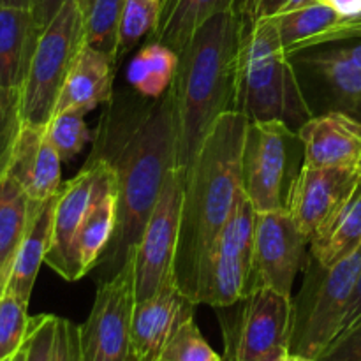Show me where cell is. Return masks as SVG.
Wrapping results in <instances>:
<instances>
[{
	"label": "cell",
	"mask_w": 361,
	"mask_h": 361,
	"mask_svg": "<svg viewBox=\"0 0 361 361\" xmlns=\"http://www.w3.org/2000/svg\"><path fill=\"white\" fill-rule=\"evenodd\" d=\"M331 6L342 14V18H355L361 14V0H334Z\"/></svg>",
	"instance_id": "60d3db41"
},
{
	"label": "cell",
	"mask_w": 361,
	"mask_h": 361,
	"mask_svg": "<svg viewBox=\"0 0 361 361\" xmlns=\"http://www.w3.org/2000/svg\"><path fill=\"white\" fill-rule=\"evenodd\" d=\"M316 361H361V319L341 331Z\"/></svg>",
	"instance_id": "d590c367"
},
{
	"label": "cell",
	"mask_w": 361,
	"mask_h": 361,
	"mask_svg": "<svg viewBox=\"0 0 361 361\" xmlns=\"http://www.w3.org/2000/svg\"><path fill=\"white\" fill-rule=\"evenodd\" d=\"M136 305L134 256L99 286L80 326L83 361H130V324Z\"/></svg>",
	"instance_id": "8fae6325"
},
{
	"label": "cell",
	"mask_w": 361,
	"mask_h": 361,
	"mask_svg": "<svg viewBox=\"0 0 361 361\" xmlns=\"http://www.w3.org/2000/svg\"><path fill=\"white\" fill-rule=\"evenodd\" d=\"M314 115L342 111L361 120V66L335 44L314 46L289 55Z\"/></svg>",
	"instance_id": "5bb4252c"
},
{
	"label": "cell",
	"mask_w": 361,
	"mask_h": 361,
	"mask_svg": "<svg viewBox=\"0 0 361 361\" xmlns=\"http://www.w3.org/2000/svg\"><path fill=\"white\" fill-rule=\"evenodd\" d=\"M32 201H46L62 187V159L46 137L44 127L23 123L7 175Z\"/></svg>",
	"instance_id": "ac0fdd59"
},
{
	"label": "cell",
	"mask_w": 361,
	"mask_h": 361,
	"mask_svg": "<svg viewBox=\"0 0 361 361\" xmlns=\"http://www.w3.org/2000/svg\"><path fill=\"white\" fill-rule=\"evenodd\" d=\"M56 194L46 201L32 203L30 221H28L27 231H25L23 242L20 245L16 263H14L13 275H11L9 286H7L6 293H13L28 303H30L39 268L46 261L48 250L51 247Z\"/></svg>",
	"instance_id": "44dd1931"
},
{
	"label": "cell",
	"mask_w": 361,
	"mask_h": 361,
	"mask_svg": "<svg viewBox=\"0 0 361 361\" xmlns=\"http://www.w3.org/2000/svg\"><path fill=\"white\" fill-rule=\"evenodd\" d=\"M317 2H324V4H330L331 6V2H334V0H317Z\"/></svg>",
	"instance_id": "c3c4849f"
},
{
	"label": "cell",
	"mask_w": 361,
	"mask_h": 361,
	"mask_svg": "<svg viewBox=\"0 0 361 361\" xmlns=\"http://www.w3.org/2000/svg\"><path fill=\"white\" fill-rule=\"evenodd\" d=\"M312 2H317V0H238L236 11L243 16L245 25H250L261 18L281 16Z\"/></svg>",
	"instance_id": "e575fe53"
},
{
	"label": "cell",
	"mask_w": 361,
	"mask_h": 361,
	"mask_svg": "<svg viewBox=\"0 0 361 361\" xmlns=\"http://www.w3.org/2000/svg\"><path fill=\"white\" fill-rule=\"evenodd\" d=\"M245 20L226 11L204 21L178 51L171 88L178 116V166L185 173L215 120L235 111Z\"/></svg>",
	"instance_id": "3957f363"
},
{
	"label": "cell",
	"mask_w": 361,
	"mask_h": 361,
	"mask_svg": "<svg viewBox=\"0 0 361 361\" xmlns=\"http://www.w3.org/2000/svg\"><path fill=\"white\" fill-rule=\"evenodd\" d=\"M111 166L116 182V228L99 263L115 275L136 252L166 178L178 166L175 92L127 99L102 120L94 154Z\"/></svg>",
	"instance_id": "6da1fadb"
},
{
	"label": "cell",
	"mask_w": 361,
	"mask_h": 361,
	"mask_svg": "<svg viewBox=\"0 0 361 361\" xmlns=\"http://www.w3.org/2000/svg\"><path fill=\"white\" fill-rule=\"evenodd\" d=\"M159 361H224V356L212 349L190 317L169 338Z\"/></svg>",
	"instance_id": "1f68e13d"
},
{
	"label": "cell",
	"mask_w": 361,
	"mask_h": 361,
	"mask_svg": "<svg viewBox=\"0 0 361 361\" xmlns=\"http://www.w3.org/2000/svg\"><path fill=\"white\" fill-rule=\"evenodd\" d=\"M256 215V208L242 194L231 217L219 231L201 263L192 295L197 305H210L215 310L224 309L247 295Z\"/></svg>",
	"instance_id": "ba28073f"
},
{
	"label": "cell",
	"mask_w": 361,
	"mask_h": 361,
	"mask_svg": "<svg viewBox=\"0 0 361 361\" xmlns=\"http://www.w3.org/2000/svg\"><path fill=\"white\" fill-rule=\"evenodd\" d=\"M309 257V236L289 212H257L247 295L270 288L293 296L296 275L305 268Z\"/></svg>",
	"instance_id": "7c38bea8"
},
{
	"label": "cell",
	"mask_w": 361,
	"mask_h": 361,
	"mask_svg": "<svg viewBox=\"0 0 361 361\" xmlns=\"http://www.w3.org/2000/svg\"><path fill=\"white\" fill-rule=\"evenodd\" d=\"M0 6L21 7V9H30L34 6V0H0Z\"/></svg>",
	"instance_id": "7bdbcfd3"
},
{
	"label": "cell",
	"mask_w": 361,
	"mask_h": 361,
	"mask_svg": "<svg viewBox=\"0 0 361 361\" xmlns=\"http://www.w3.org/2000/svg\"><path fill=\"white\" fill-rule=\"evenodd\" d=\"M235 111L249 122L279 120L295 130L312 116L274 18H261L245 27Z\"/></svg>",
	"instance_id": "277c9868"
},
{
	"label": "cell",
	"mask_w": 361,
	"mask_h": 361,
	"mask_svg": "<svg viewBox=\"0 0 361 361\" xmlns=\"http://www.w3.org/2000/svg\"><path fill=\"white\" fill-rule=\"evenodd\" d=\"M28 302L13 293L0 298V361L14 358L23 348L30 326Z\"/></svg>",
	"instance_id": "f546056e"
},
{
	"label": "cell",
	"mask_w": 361,
	"mask_h": 361,
	"mask_svg": "<svg viewBox=\"0 0 361 361\" xmlns=\"http://www.w3.org/2000/svg\"><path fill=\"white\" fill-rule=\"evenodd\" d=\"M51 361H83L80 326L63 317H56Z\"/></svg>",
	"instance_id": "8d00e7d4"
},
{
	"label": "cell",
	"mask_w": 361,
	"mask_h": 361,
	"mask_svg": "<svg viewBox=\"0 0 361 361\" xmlns=\"http://www.w3.org/2000/svg\"><path fill=\"white\" fill-rule=\"evenodd\" d=\"M331 44L337 46L342 53H344L348 59H351L353 62L360 63L361 66V39L360 41H345V42H331Z\"/></svg>",
	"instance_id": "b9f144b4"
},
{
	"label": "cell",
	"mask_w": 361,
	"mask_h": 361,
	"mask_svg": "<svg viewBox=\"0 0 361 361\" xmlns=\"http://www.w3.org/2000/svg\"><path fill=\"white\" fill-rule=\"evenodd\" d=\"M288 353H289L288 348H282V349H277V351L270 353V355H267V356H264V358H261V360H257V361H284L286 355H288Z\"/></svg>",
	"instance_id": "ee69618b"
},
{
	"label": "cell",
	"mask_w": 361,
	"mask_h": 361,
	"mask_svg": "<svg viewBox=\"0 0 361 361\" xmlns=\"http://www.w3.org/2000/svg\"><path fill=\"white\" fill-rule=\"evenodd\" d=\"M249 120L238 111L215 120L187 169L175 279L192 298L201 263L243 194L242 150Z\"/></svg>",
	"instance_id": "7a4b0ae2"
},
{
	"label": "cell",
	"mask_w": 361,
	"mask_h": 361,
	"mask_svg": "<svg viewBox=\"0 0 361 361\" xmlns=\"http://www.w3.org/2000/svg\"><path fill=\"white\" fill-rule=\"evenodd\" d=\"M115 173L111 166L101 157L90 155L87 166L69 182L62 183L56 194L55 219H53L51 247L44 263L55 270L63 281L76 282L74 264V242L104 190L115 185Z\"/></svg>",
	"instance_id": "4fadbf2b"
},
{
	"label": "cell",
	"mask_w": 361,
	"mask_h": 361,
	"mask_svg": "<svg viewBox=\"0 0 361 361\" xmlns=\"http://www.w3.org/2000/svg\"><path fill=\"white\" fill-rule=\"evenodd\" d=\"M178 67V53L157 41H148L130 59L127 83L145 99H159L168 92Z\"/></svg>",
	"instance_id": "484cf974"
},
{
	"label": "cell",
	"mask_w": 361,
	"mask_h": 361,
	"mask_svg": "<svg viewBox=\"0 0 361 361\" xmlns=\"http://www.w3.org/2000/svg\"><path fill=\"white\" fill-rule=\"evenodd\" d=\"M126 0H94L85 16V44L111 56L118 55V27Z\"/></svg>",
	"instance_id": "83f0119b"
},
{
	"label": "cell",
	"mask_w": 361,
	"mask_h": 361,
	"mask_svg": "<svg viewBox=\"0 0 361 361\" xmlns=\"http://www.w3.org/2000/svg\"><path fill=\"white\" fill-rule=\"evenodd\" d=\"M305 166L298 130L288 123L249 122L242 150V187L256 212H289Z\"/></svg>",
	"instance_id": "8992f818"
},
{
	"label": "cell",
	"mask_w": 361,
	"mask_h": 361,
	"mask_svg": "<svg viewBox=\"0 0 361 361\" xmlns=\"http://www.w3.org/2000/svg\"><path fill=\"white\" fill-rule=\"evenodd\" d=\"M116 228V183L102 192L92 207L74 242L78 281L94 270L108 250Z\"/></svg>",
	"instance_id": "cb8c5ba5"
},
{
	"label": "cell",
	"mask_w": 361,
	"mask_h": 361,
	"mask_svg": "<svg viewBox=\"0 0 361 361\" xmlns=\"http://www.w3.org/2000/svg\"><path fill=\"white\" fill-rule=\"evenodd\" d=\"M284 361H316V360L307 358V356H302V355H295V353H288Z\"/></svg>",
	"instance_id": "f6af8a7d"
},
{
	"label": "cell",
	"mask_w": 361,
	"mask_h": 361,
	"mask_svg": "<svg viewBox=\"0 0 361 361\" xmlns=\"http://www.w3.org/2000/svg\"><path fill=\"white\" fill-rule=\"evenodd\" d=\"M305 148V168L358 169L361 120L342 111L314 115L298 129Z\"/></svg>",
	"instance_id": "e0dca14e"
},
{
	"label": "cell",
	"mask_w": 361,
	"mask_h": 361,
	"mask_svg": "<svg viewBox=\"0 0 361 361\" xmlns=\"http://www.w3.org/2000/svg\"><path fill=\"white\" fill-rule=\"evenodd\" d=\"M32 203L23 187L11 176L0 180V298L6 295L16 256L23 242Z\"/></svg>",
	"instance_id": "7402d4cb"
},
{
	"label": "cell",
	"mask_w": 361,
	"mask_h": 361,
	"mask_svg": "<svg viewBox=\"0 0 361 361\" xmlns=\"http://www.w3.org/2000/svg\"><path fill=\"white\" fill-rule=\"evenodd\" d=\"M224 361H226V360H224Z\"/></svg>",
	"instance_id": "816d5d0a"
},
{
	"label": "cell",
	"mask_w": 361,
	"mask_h": 361,
	"mask_svg": "<svg viewBox=\"0 0 361 361\" xmlns=\"http://www.w3.org/2000/svg\"><path fill=\"white\" fill-rule=\"evenodd\" d=\"M274 20L279 34H281L282 44L286 46V51L289 55L302 44H305L309 39L335 27L344 18L330 4L312 2L309 6L300 7V9L275 16Z\"/></svg>",
	"instance_id": "4316f807"
},
{
	"label": "cell",
	"mask_w": 361,
	"mask_h": 361,
	"mask_svg": "<svg viewBox=\"0 0 361 361\" xmlns=\"http://www.w3.org/2000/svg\"><path fill=\"white\" fill-rule=\"evenodd\" d=\"M183 190H185V175L182 168L176 166L166 178L161 196L148 217L134 252L136 302L150 298L166 282L175 279Z\"/></svg>",
	"instance_id": "30bf717a"
},
{
	"label": "cell",
	"mask_w": 361,
	"mask_h": 361,
	"mask_svg": "<svg viewBox=\"0 0 361 361\" xmlns=\"http://www.w3.org/2000/svg\"><path fill=\"white\" fill-rule=\"evenodd\" d=\"M217 312L226 361H257L277 349H289L293 296L261 288Z\"/></svg>",
	"instance_id": "9c48e42d"
},
{
	"label": "cell",
	"mask_w": 361,
	"mask_h": 361,
	"mask_svg": "<svg viewBox=\"0 0 361 361\" xmlns=\"http://www.w3.org/2000/svg\"><path fill=\"white\" fill-rule=\"evenodd\" d=\"M25 360H27V345L23 344V348L16 353V356H14L13 361H25Z\"/></svg>",
	"instance_id": "bcb514c9"
},
{
	"label": "cell",
	"mask_w": 361,
	"mask_h": 361,
	"mask_svg": "<svg viewBox=\"0 0 361 361\" xmlns=\"http://www.w3.org/2000/svg\"><path fill=\"white\" fill-rule=\"evenodd\" d=\"M14 356H16V355H14ZM14 358H9V360H2V361H13Z\"/></svg>",
	"instance_id": "681fc988"
},
{
	"label": "cell",
	"mask_w": 361,
	"mask_h": 361,
	"mask_svg": "<svg viewBox=\"0 0 361 361\" xmlns=\"http://www.w3.org/2000/svg\"><path fill=\"white\" fill-rule=\"evenodd\" d=\"M162 0H126L118 27L116 62L133 51L145 37L150 39L161 20Z\"/></svg>",
	"instance_id": "f1b7e54d"
},
{
	"label": "cell",
	"mask_w": 361,
	"mask_h": 361,
	"mask_svg": "<svg viewBox=\"0 0 361 361\" xmlns=\"http://www.w3.org/2000/svg\"><path fill=\"white\" fill-rule=\"evenodd\" d=\"M85 46V13L80 0H67L42 30L21 88L23 123L46 127L55 113L60 90Z\"/></svg>",
	"instance_id": "52a82bcc"
},
{
	"label": "cell",
	"mask_w": 361,
	"mask_h": 361,
	"mask_svg": "<svg viewBox=\"0 0 361 361\" xmlns=\"http://www.w3.org/2000/svg\"><path fill=\"white\" fill-rule=\"evenodd\" d=\"M21 127V90L0 87V180L7 175Z\"/></svg>",
	"instance_id": "d6a6232c"
},
{
	"label": "cell",
	"mask_w": 361,
	"mask_h": 361,
	"mask_svg": "<svg viewBox=\"0 0 361 361\" xmlns=\"http://www.w3.org/2000/svg\"><path fill=\"white\" fill-rule=\"evenodd\" d=\"M115 66L111 56L85 44L63 81L55 113L87 115L99 104L111 102Z\"/></svg>",
	"instance_id": "d6986e66"
},
{
	"label": "cell",
	"mask_w": 361,
	"mask_h": 361,
	"mask_svg": "<svg viewBox=\"0 0 361 361\" xmlns=\"http://www.w3.org/2000/svg\"><path fill=\"white\" fill-rule=\"evenodd\" d=\"M197 303L178 288L166 282L154 296L136 302L130 324V361H159L175 331L194 317Z\"/></svg>",
	"instance_id": "2e32d148"
},
{
	"label": "cell",
	"mask_w": 361,
	"mask_h": 361,
	"mask_svg": "<svg viewBox=\"0 0 361 361\" xmlns=\"http://www.w3.org/2000/svg\"><path fill=\"white\" fill-rule=\"evenodd\" d=\"M361 245V182L348 203L310 240V256L323 267H334Z\"/></svg>",
	"instance_id": "d4e9b609"
},
{
	"label": "cell",
	"mask_w": 361,
	"mask_h": 361,
	"mask_svg": "<svg viewBox=\"0 0 361 361\" xmlns=\"http://www.w3.org/2000/svg\"><path fill=\"white\" fill-rule=\"evenodd\" d=\"M44 129L46 137L59 152L62 162L73 161L90 141V130L81 113H55Z\"/></svg>",
	"instance_id": "4dcf8cb0"
},
{
	"label": "cell",
	"mask_w": 361,
	"mask_h": 361,
	"mask_svg": "<svg viewBox=\"0 0 361 361\" xmlns=\"http://www.w3.org/2000/svg\"><path fill=\"white\" fill-rule=\"evenodd\" d=\"M360 182L358 169L303 166L293 190L289 214L309 240H312L348 203Z\"/></svg>",
	"instance_id": "9a60e30c"
},
{
	"label": "cell",
	"mask_w": 361,
	"mask_h": 361,
	"mask_svg": "<svg viewBox=\"0 0 361 361\" xmlns=\"http://www.w3.org/2000/svg\"><path fill=\"white\" fill-rule=\"evenodd\" d=\"M92 2H94V0H80V6H81V9H83V13H85V16H87V13H88V9H90V6H92Z\"/></svg>",
	"instance_id": "7dc6e473"
},
{
	"label": "cell",
	"mask_w": 361,
	"mask_h": 361,
	"mask_svg": "<svg viewBox=\"0 0 361 361\" xmlns=\"http://www.w3.org/2000/svg\"><path fill=\"white\" fill-rule=\"evenodd\" d=\"M360 274L361 245L328 268L309 257L303 268L302 288L293 296L289 353L317 360L330 345L341 334Z\"/></svg>",
	"instance_id": "5b68a950"
},
{
	"label": "cell",
	"mask_w": 361,
	"mask_h": 361,
	"mask_svg": "<svg viewBox=\"0 0 361 361\" xmlns=\"http://www.w3.org/2000/svg\"><path fill=\"white\" fill-rule=\"evenodd\" d=\"M361 39V14L355 18H344L342 21H338L335 27L328 28L323 34L316 35V37L309 39L305 44L300 46L298 49H295L293 53L303 51V49L314 48V46H323V44H331V42H345V41H360ZM289 53V55H293Z\"/></svg>",
	"instance_id": "74e56055"
},
{
	"label": "cell",
	"mask_w": 361,
	"mask_h": 361,
	"mask_svg": "<svg viewBox=\"0 0 361 361\" xmlns=\"http://www.w3.org/2000/svg\"><path fill=\"white\" fill-rule=\"evenodd\" d=\"M360 319H361V274L358 279V284H356L355 288V293H353L351 303H349L348 307V314H345V319H344V324H342L341 331L348 330L349 326H353V324Z\"/></svg>",
	"instance_id": "ab89813d"
},
{
	"label": "cell",
	"mask_w": 361,
	"mask_h": 361,
	"mask_svg": "<svg viewBox=\"0 0 361 361\" xmlns=\"http://www.w3.org/2000/svg\"><path fill=\"white\" fill-rule=\"evenodd\" d=\"M41 34L30 9L0 6V87L23 88Z\"/></svg>",
	"instance_id": "ffe728a7"
},
{
	"label": "cell",
	"mask_w": 361,
	"mask_h": 361,
	"mask_svg": "<svg viewBox=\"0 0 361 361\" xmlns=\"http://www.w3.org/2000/svg\"><path fill=\"white\" fill-rule=\"evenodd\" d=\"M67 0H34V6H32V14H34L35 21H37L39 27L44 30L48 27L49 21L56 16L62 6Z\"/></svg>",
	"instance_id": "f35d334b"
},
{
	"label": "cell",
	"mask_w": 361,
	"mask_h": 361,
	"mask_svg": "<svg viewBox=\"0 0 361 361\" xmlns=\"http://www.w3.org/2000/svg\"><path fill=\"white\" fill-rule=\"evenodd\" d=\"M236 6L238 0H162L161 20L150 41L178 53L204 21L219 13L236 11Z\"/></svg>",
	"instance_id": "603a6c76"
},
{
	"label": "cell",
	"mask_w": 361,
	"mask_h": 361,
	"mask_svg": "<svg viewBox=\"0 0 361 361\" xmlns=\"http://www.w3.org/2000/svg\"><path fill=\"white\" fill-rule=\"evenodd\" d=\"M56 316L41 314L30 319L27 345V360L25 361H51L53 338H55Z\"/></svg>",
	"instance_id": "836d02e7"
},
{
	"label": "cell",
	"mask_w": 361,
	"mask_h": 361,
	"mask_svg": "<svg viewBox=\"0 0 361 361\" xmlns=\"http://www.w3.org/2000/svg\"><path fill=\"white\" fill-rule=\"evenodd\" d=\"M360 173H361V166H360Z\"/></svg>",
	"instance_id": "f907efd6"
}]
</instances>
